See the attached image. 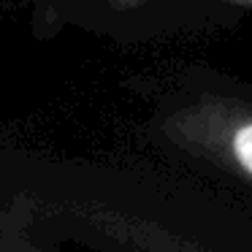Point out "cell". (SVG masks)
<instances>
[{"mask_svg":"<svg viewBox=\"0 0 252 252\" xmlns=\"http://www.w3.org/2000/svg\"><path fill=\"white\" fill-rule=\"evenodd\" d=\"M233 147H236V158H239V163L252 174V122L244 125L239 133H236Z\"/></svg>","mask_w":252,"mask_h":252,"instance_id":"cell-1","label":"cell"}]
</instances>
